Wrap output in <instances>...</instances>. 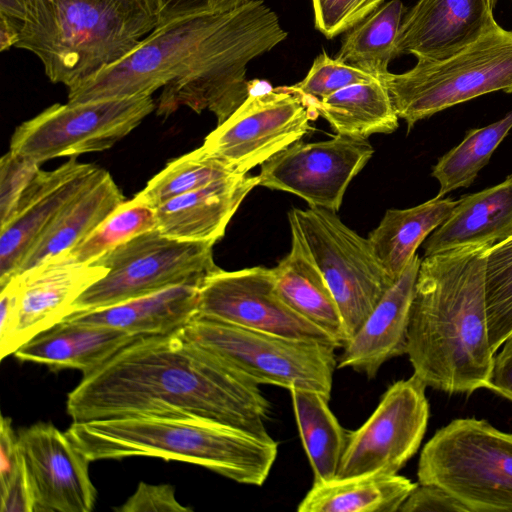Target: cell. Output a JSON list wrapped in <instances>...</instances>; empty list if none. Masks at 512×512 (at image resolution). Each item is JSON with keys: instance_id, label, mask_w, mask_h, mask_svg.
I'll list each match as a JSON object with an SVG mask.
<instances>
[{"instance_id": "20", "label": "cell", "mask_w": 512, "mask_h": 512, "mask_svg": "<svg viewBox=\"0 0 512 512\" xmlns=\"http://www.w3.org/2000/svg\"><path fill=\"white\" fill-rule=\"evenodd\" d=\"M490 0H418L404 15L398 56L450 57L476 41L496 20Z\"/></svg>"}, {"instance_id": "36", "label": "cell", "mask_w": 512, "mask_h": 512, "mask_svg": "<svg viewBox=\"0 0 512 512\" xmlns=\"http://www.w3.org/2000/svg\"><path fill=\"white\" fill-rule=\"evenodd\" d=\"M484 289L489 341L495 353L512 333V235L488 249Z\"/></svg>"}, {"instance_id": "24", "label": "cell", "mask_w": 512, "mask_h": 512, "mask_svg": "<svg viewBox=\"0 0 512 512\" xmlns=\"http://www.w3.org/2000/svg\"><path fill=\"white\" fill-rule=\"evenodd\" d=\"M138 338L109 327L62 321L22 345L14 356L54 370H81L84 376Z\"/></svg>"}, {"instance_id": "16", "label": "cell", "mask_w": 512, "mask_h": 512, "mask_svg": "<svg viewBox=\"0 0 512 512\" xmlns=\"http://www.w3.org/2000/svg\"><path fill=\"white\" fill-rule=\"evenodd\" d=\"M373 153L366 139L339 134L312 143L299 140L261 165L259 185L299 196L309 207L337 212L348 185Z\"/></svg>"}, {"instance_id": "19", "label": "cell", "mask_w": 512, "mask_h": 512, "mask_svg": "<svg viewBox=\"0 0 512 512\" xmlns=\"http://www.w3.org/2000/svg\"><path fill=\"white\" fill-rule=\"evenodd\" d=\"M107 271L103 266L76 263L59 255L15 276L20 297L11 326L0 335L1 360L59 324L69 315L73 302Z\"/></svg>"}, {"instance_id": "46", "label": "cell", "mask_w": 512, "mask_h": 512, "mask_svg": "<svg viewBox=\"0 0 512 512\" xmlns=\"http://www.w3.org/2000/svg\"><path fill=\"white\" fill-rule=\"evenodd\" d=\"M490 1H491V4H492L493 8H494L498 0H490Z\"/></svg>"}, {"instance_id": "44", "label": "cell", "mask_w": 512, "mask_h": 512, "mask_svg": "<svg viewBox=\"0 0 512 512\" xmlns=\"http://www.w3.org/2000/svg\"><path fill=\"white\" fill-rule=\"evenodd\" d=\"M503 345L493 358L486 388L512 401V333Z\"/></svg>"}, {"instance_id": "34", "label": "cell", "mask_w": 512, "mask_h": 512, "mask_svg": "<svg viewBox=\"0 0 512 512\" xmlns=\"http://www.w3.org/2000/svg\"><path fill=\"white\" fill-rule=\"evenodd\" d=\"M236 175L200 147L169 161L134 197L157 208L182 194Z\"/></svg>"}, {"instance_id": "13", "label": "cell", "mask_w": 512, "mask_h": 512, "mask_svg": "<svg viewBox=\"0 0 512 512\" xmlns=\"http://www.w3.org/2000/svg\"><path fill=\"white\" fill-rule=\"evenodd\" d=\"M426 387L414 374L388 387L370 417L349 431L336 478L398 474L418 451L427 428Z\"/></svg>"}, {"instance_id": "6", "label": "cell", "mask_w": 512, "mask_h": 512, "mask_svg": "<svg viewBox=\"0 0 512 512\" xmlns=\"http://www.w3.org/2000/svg\"><path fill=\"white\" fill-rule=\"evenodd\" d=\"M410 130L418 121L484 94L512 93V30L495 21L476 41L440 60L417 59L378 78Z\"/></svg>"}, {"instance_id": "33", "label": "cell", "mask_w": 512, "mask_h": 512, "mask_svg": "<svg viewBox=\"0 0 512 512\" xmlns=\"http://www.w3.org/2000/svg\"><path fill=\"white\" fill-rule=\"evenodd\" d=\"M511 129L512 110L496 122L469 130L463 140L432 167L431 175L439 183L437 197L469 187Z\"/></svg>"}, {"instance_id": "1", "label": "cell", "mask_w": 512, "mask_h": 512, "mask_svg": "<svg viewBox=\"0 0 512 512\" xmlns=\"http://www.w3.org/2000/svg\"><path fill=\"white\" fill-rule=\"evenodd\" d=\"M73 422L131 416L197 418L272 439L258 385L181 335L140 337L68 394Z\"/></svg>"}, {"instance_id": "10", "label": "cell", "mask_w": 512, "mask_h": 512, "mask_svg": "<svg viewBox=\"0 0 512 512\" xmlns=\"http://www.w3.org/2000/svg\"><path fill=\"white\" fill-rule=\"evenodd\" d=\"M288 220L326 280L349 340L395 280L376 259L368 239L346 226L336 212L293 208Z\"/></svg>"}, {"instance_id": "28", "label": "cell", "mask_w": 512, "mask_h": 512, "mask_svg": "<svg viewBox=\"0 0 512 512\" xmlns=\"http://www.w3.org/2000/svg\"><path fill=\"white\" fill-rule=\"evenodd\" d=\"M417 486L398 474L371 473L313 483L298 512H396Z\"/></svg>"}, {"instance_id": "21", "label": "cell", "mask_w": 512, "mask_h": 512, "mask_svg": "<svg viewBox=\"0 0 512 512\" xmlns=\"http://www.w3.org/2000/svg\"><path fill=\"white\" fill-rule=\"evenodd\" d=\"M421 259L410 260L402 274L342 347L338 368L374 378L388 360L406 354L409 314Z\"/></svg>"}, {"instance_id": "32", "label": "cell", "mask_w": 512, "mask_h": 512, "mask_svg": "<svg viewBox=\"0 0 512 512\" xmlns=\"http://www.w3.org/2000/svg\"><path fill=\"white\" fill-rule=\"evenodd\" d=\"M404 12L401 0L381 5L346 34L336 59L377 79L388 73L390 62L398 56L396 43Z\"/></svg>"}, {"instance_id": "14", "label": "cell", "mask_w": 512, "mask_h": 512, "mask_svg": "<svg viewBox=\"0 0 512 512\" xmlns=\"http://www.w3.org/2000/svg\"><path fill=\"white\" fill-rule=\"evenodd\" d=\"M219 14L188 16L157 26L124 58L69 88L68 102L151 96L173 79L183 58Z\"/></svg>"}, {"instance_id": "35", "label": "cell", "mask_w": 512, "mask_h": 512, "mask_svg": "<svg viewBox=\"0 0 512 512\" xmlns=\"http://www.w3.org/2000/svg\"><path fill=\"white\" fill-rule=\"evenodd\" d=\"M156 227V209L133 197L61 255L76 263L90 264L126 240Z\"/></svg>"}, {"instance_id": "22", "label": "cell", "mask_w": 512, "mask_h": 512, "mask_svg": "<svg viewBox=\"0 0 512 512\" xmlns=\"http://www.w3.org/2000/svg\"><path fill=\"white\" fill-rule=\"evenodd\" d=\"M258 176L236 174L177 196L156 208L157 229L170 238L215 244Z\"/></svg>"}, {"instance_id": "26", "label": "cell", "mask_w": 512, "mask_h": 512, "mask_svg": "<svg viewBox=\"0 0 512 512\" xmlns=\"http://www.w3.org/2000/svg\"><path fill=\"white\" fill-rule=\"evenodd\" d=\"M290 252L272 268L276 289L298 315L343 347L348 338L336 300L298 234L291 230Z\"/></svg>"}, {"instance_id": "9", "label": "cell", "mask_w": 512, "mask_h": 512, "mask_svg": "<svg viewBox=\"0 0 512 512\" xmlns=\"http://www.w3.org/2000/svg\"><path fill=\"white\" fill-rule=\"evenodd\" d=\"M213 245L170 238L157 228L138 234L92 262L108 271L73 302L69 315L109 307L172 286L200 287L220 269L214 262Z\"/></svg>"}, {"instance_id": "23", "label": "cell", "mask_w": 512, "mask_h": 512, "mask_svg": "<svg viewBox=\"0 0 512 512\" xmlns=\"http://www.w3.org/2000/svg\"><path fill=\"white\" fill-rule=\"evenodd\" d=\"M512 235V174L501 183L462 196L424 244V256L465 246H488Z\"/></svg>"}, {"instance_id": "7", "label": "cell", "mask_w": 512, "mask_h": 512, "mask_svg": "<svg viewBox=\"0 0 512 512\" xmlns=\"http://www.w3.org/2000/svg\"><path fill=\"white\" fill-rule=\"evenodd\" d=\"M417 476L420 484L449 491L470 512H512V434L486 420H453L425 444Z\"/></svg>"}, {"instance_id": "30", "label": "cell", "mask_w": 512, "mask_h": 512, "mask_svg": "<svg viewBox=\"0 0 512 512\" xmlns=\"http://www.w3.org/2000/svg\"><path fill=\"white\" fill-rule=\"evenodd\" d=\"M339 134L367 139L388 134L399 126V117L384 84L376 79L345 87L325 98L303 100Z\"/></svg>"}, {"instance_id": "5", "label": "cell", "mask_w": 512, "mask_h": 512, "mask_svg": "<svg viewBox=\"0 0 512 512\" xmlns=\"http://www.w3.org/2000/svg\"><path fill=\"white\" fill-rule=\"evenodd\" d=\"M277 14L263 0H250L220 13L162 88L156 104L160 116L181 106L212 112L223 123L248 97V63L285 40Z\"/></svg>"}, {"instance_id": "37", "label": "cell", "mask_w": 512, "mask_h": 512, "mask_svg": "<svg viewBox=\"0 0 512 512\" xmlns=\"http://www.w3.org/2000/svg\"><path fill=\"white\" fill-rule=\"evenodd\" d=\"M376 79L359 68L329 57L323 51L314 59L303 80L291 86H284V88L299 95L302 100H318L345 87L368 83Z\"/></svg>"}, {"instance_id": "39", "label": "cell", "mask_w": 512, "mask_h": 512, "mask_svg": "<svg viewBox=\"0 0 512 512\" xmlns=\"http://www.w3.org/2000/svg\"><path fill=\"white\" fill-rule=\"evenodd\" d=\"M40 171L36 161L12 153L0 160V227L12 217L27 186Z\"/></svg>"}, {"instance_id": "2", "label": "cell", "mask_w": 512, "mask_h": 512, "mask_svg": "<svg viewBox=\"0 0 512 512\" xmlns=\"http://www.w3.org/2000/svg\"><path fill=\"white\" fill-rule=\"evenodd\" d=\"M488 246H465L421 259L406 354L426 386L470 394L486 388L494 358L484 289Z\"/></svg>"}, {"instance_id": "11", "label": "cell", "mask_w": 512, "mask_h": 512, "mask_svg": "<svg viewBox=\"0 0 512 512\" xmlns=\"http://www.w3.org/2000/svg\"><path fill=\"white\" fill-rule=\"evenodd\" d=\"M156 109L152 96L54 104L20 124L10 150L40 165L109 149Z\"/></svg>"}, {"instance_id": "42", "label": "cell", "mask_w": 512, "mask_h": 512, "mask_svg": "<svg viewBox=\"0 0 512 512\" xmlns=\"http://www.w3.org/2000/svg\"><path fill=\"white\" fill-rule=\"evenodd\" d=\"M248 1L250 0H158L159 25L188 16L227 12Z\"/></svg>"}, {"instance_id": "4", "label": "cell", "mask_w": 512, "mask_h": 512, "mask_svg": "<svg viewBox=\"0 0 512 512\" xmlns=\"http://www.w3.org/2000/svg\"><path fill=\"white\" fill-rule=\"evenodd\" d=\"M66 434L90 462L135 456L183 461L253 486L266 481L278 453L273 439L197 418L131 416L72 422Z\"/></svg>"}, {"instance_id": "8", "label": "cell", "mask_w": 512, "mask_h": 512, "mask_svg": "<svg viewBox=\"0 0 512 512\" xmlns=\"http://www.w3.org/2000/svg\"><path fill=\"white\" fill-rule=\"evenodd\" d=\"M255 384L317 391L330 400L334 346L244 328L195 316L179 330Z\"/></svg>"}, {"instance_id": "45", "label": "cell", "mask_w": 512, "mask_h": 512, "mask_svg": "<svg viewBox=\"0 0 512 512\" xmlns=\"http://www.w3.org/2000/svg\"><path fill=\"white\" fill-rule=\"evenodd\" d=\"M20 460L18 434L9 417H1L0 425V482L5 483Z\"/></svg>"}, {"instance_id": "29", "label": "cell", "mask_w": 512, "mask_h": 512, "mask_svg": "<svg viewBox=\"0 0 512 512\" xmlns=\"http://www.w3.org/2000/svg\"><path fill=\"white\" fill-rule=\"evenodd\" d=\"M456 202L436 196L411 208L385 212L367 239L376 259L393 280L402 274L420 244L448 218Z\"/></svg>"}, {"instance_id": "38", "label": "cell", "mask_w": 512, "mask_h": 512, "mask_svg": "<svg viewBox=\"0 0 512 512\" xmlns=\"http://www.w3.org/2000/svg\"><path fill=\"white\" fill-rule=\"evenodd\" d=\"M384 0H312L315 28L327 39L351 30Z\"/></svg>"}, {"instance_id": "17", "label": "cell", "mask_w": 512, "mask_h": 512, "mask_svg": "<svg viewBox=\"0 0 512 512\" xmlns=\"http://www.w3.org/2000/svg\"><path fill=\"white\" fill-rule=\"evenodd\" d=\"M33 512H90L97 491L89 475L90 460L66 432L37 423L18 433Z\"/></svg>"}, {"instance_id": "27", "label": "cell", "mask_w": 512, "mask_h": 512, "mask_svg": "<svg viewBox=\"0 0 512 512\" xmlns=\"http://www.w3.org/2000/svg\"><path fill=\"white\" fill-rule=\"evenodd\" d=\"M124 201L122 191L106 171L101 179L78 195L38 238L23 259L17 275L70 250Z\"/></svg>"}, {"instance_id": "3", "label": "cell", "mask_w": 512, "mask_h": 512, "mask_svg": "<svg viewBox=\"0 0 512 512\" xmlns=\"http://www.w3.org/2000/svg\"><path fill=\"white\" fill-rule=\"evenodd\" d=\"M159 22L158 0H0V49L32 52L69 89L124 58Z\"/></svg>"}, {"instance_id": "12", "label": "cell", "mask_w": 512, "mask_h": 512, "mask_svg": "<svg viewBox=\"0 0 512 512\" xmlns=\"http://www.w3.org/2000/svg\"><path fill=\"white\" fill-rule=\"evenodd\" d=\"M317 114L283 87L253 89L204 139L203 151L234 174L248 171L299 141Z\"/></svg>"}, {"instance_id": "25", "label": "cell", "mask_w": 512, "mask_h": 512, "mask_svg": "<svg viewBox=\"0 0 512 512\" xmlns=\"http://www.w3.org/2000/svg\"><path fill=\"white\" fill-rule=\"evenodd\" d=\"M198 297V286L177 285L109 307L71 314L62 321L109 327L138 337L165 335L180 330L196 316Z\"/></svg>"}, {"instance_id": "43", "label": "cell", "mask_w": 512, "mask_h": 512, "mask_svg": "<svg viewBox=\"0 0 512 512\" xmlns=\"http://www.w3.org/2000/svg\"><path fill=\"white\" fill-rule=\"evenodd\" d=\"M1 512H33L25 467L20 456L9 479L1 484Z\"/></svg>"}, {"instance_id": "18", "label": "cell", "mask_w": 512, "mask_h": 512, "mask_svg": "<svg viewBox=\"0 0 512 512\" xmlns=\"http://www.w3.org/2000/svg\"><path fill=\"white\" fill-rule=\"evenodd\" d=\"M105 173L75 158L51 171L40 169L10 220L0 227V287L17 275L28 251L57 216Z\"/></svg>"}, {"instance_id": "31", "label": "cell", "mask_w": 512, "mask_h": 512, "mask_svg": "<svg viewBox=\"0 0 512 512\" xmlns=\"http://www.w3.org/2000/svg\"><path fill=\"white\" fill-rule=\"evenodd\" d=\"M290 391L299 435L309 459L314 483L336 478L349 431L338 422L323 394L301 388Z\"/></svg>"}, {"instance_id": "41", "label": "cell", "mask_w": 512, "mask_h": 512, "mask_svg": "<svg viewBox=\"0 0 512 512\" xmlns=\"http://www.w3.org/2000/svg\"><path fill=\"white\" fill-rule=\"evenodd\" d=\"M400 512L453 511L470 512L446 489L434 484H417L401 505Z\"/></svg>"}, {"instance_id": "40", "label": "cell", "mask_w": 512, "mask_h": 512, "mask_svg": "<svg viewBox=\"0 0 512 512\" xmlns=\"http://www.w3.org/2000/svg\"><path fill=\"white\" fill-rule=\"evenodd\" d=\"M117 512H190V507L180 504L175 496V489L169 484L152 485L140 482L136 491Z\"/></svg>"}, {"instance_id": "15", "label": "cell", "mask_w": 512, "mask_h": 512, "mask_svg": "<svg viewBox=\"0 0 512 512\" xmlns=\"http://www.w3.org/2000/svg\"><path fill=\"white\" fill-rule=\"evenodd\" d=\"M196 316L248 329L338 348L319 328L291 309L279 295L272 269H219L199 287Z\"/></svg>"}]
</instances>
